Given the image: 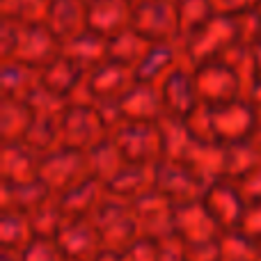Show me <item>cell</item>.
Returning <instances> with one entry per match:
<instances>
[{
    "mask_svg": "<svg viewBox=\"0 0 261 261\" xmlns=\"http://www.w3.org/2000/svg\"><path fill=\"white\" fill-rule=\"evenodd\" d=\"M130 28L151 44H181L174 0H135Z\"/></svg>",
    "mask_w": 261,
    "mask_h": 261,
    "instance_id": "obj_7",
    "label": "cell"
},
{
    "mask_svg": "<svg viewBox=\"0 0 261 261\" xmlns=\"http://www.w3.org/2000/svg\"><path fill=\"white\" fill-rule=\"evenodd\" d=\"M135 85V71L126 64L106 60L96 69L87 71L83 90L87 94V103L94 106H117L119 99Z\"/></svg>",
    "mask_w": 261,
    "mask_h": 261,
    "instance_id": "obj_9",
    "label": "cell"
},
{
    "mask_svg": "<svg viewBox=\"0 0 261 261\" xmlns=\"http://www.w3.org/2000/svg\"><path fill=\"white\" fill-rule=\"evenodd\" d=\"M18 257H21V261H69L58 239H39V236Z\"/></svg>",
    "mask_w": 261,
    "mask_h": 261,
    "instance_id": "obj_32",
    "label": "cell"
},
{
    "mask_svg": "<svg viewBox=\"0 0 261 261\" xmlns=\"http://www.w3.org/2000/svg\"><path fill=\"white\" fill-rule=\"evenodd\" d=\"M60 53L67 55L71 62H76L87 73L108 60V39L92 30H83L81 35L64 41Z\"/></svg>",
    "mask_w": 261,
    "mask_h": 261,
    "instance_id": "obj_23",
    "label": "cell"
},
{
    "mask_svg": "<svg viewBox=\"0 0 261 261\" xmlns=\"http://www.w3.org/2000/svg\"><path fill=\"white\" fill-rule=\"evenodd\" d=\"M202 202L208 208V213L213 216V220L218 222V227L222 229V234L225 231H236L241 216H243L245 206H248L243 195L236 188V184L227 179L208 184L202 195Z\"/></svg>",
    "mask_w": 261,
    "mask_h": 261,
    "instance_id": "obj_15",
    "label": "cell"
},
{
    "mask_svg": "<svg viewBox=\"0 0 261 261\" xmlns=\"http://www.w3.org/2000/svg\"><path fill=\"white\" fill-rule=\"evenodd\" d=\"M158 92H161V101L165 108L167 117L174 119H188L195 110L199 108V96L195 90L193 81V69L179 64L172 69L161 83H158Z\"/></svg>",
    "mask_w": 261,
    "mask_h": 261,
    "instance_id": "obj_12",
    "label": "cell"
},
{
    "mask_svg": "<svg viewBox=\"0 0 261 261\" xmlns=\"http://www.w3.org/2000/svg\"><path fill=\"white\" fill-rule=\"evenodd\" d=\"M35 239L37 236H35V229H32L30 216L18 211H5L3 225H0V241H3L5 252L21 254Z\"/></svg>",
    "mask_w": 261,
    "mask_h": 261,
    "instance_id": "obj_25",
    "label": "cell"
},
{
    "mask_svg": "<svg viewBox=\"0 0 261 261\" xmlns=\"http://www.w3.org/2000/svg\"><path fill=\"white\" fill-rule=\"evenodd\" d=\"M3 58L16 60L32 69H41L62 50L60 39L46 23H14L3 18Z\"/></svg>",
    "mask_w": 261,
    "mask_h": 261,
    "instance_id": "obj_2",
    "label": "cell"
},
{
    "mask_svg": "<svg viewBox=\"0 0 261 261\" xmlns=\"http://www.w3.org/2000/svg\"><path fill=\"white\" fill-rule=\"evenodd\" d=\"M87 73L78 67L76 62L60 53L55 60H50L46 67L39 69V85L46 92L60 96L64 101H71L78 90H83Z\"/></svg>",
    "mask_w": 261,
    "mask_h": 261,
    "instance_id": "obj_17",
    "label": "cell"
},
{
    "mask_svg": "<svg viewBox=\"0 0 261 261\" xmlns=\"http://www.w3.org/2000/svg\"><path fill=\"white\" fill-rule=\"evenodd\" d=\"M243 99L250 103V108L254 110V115H257V119L261 124V81H252L248 87H245Z\"/></svg>",
    "mask_w": 261,
    "mask_h": 261,
    "instance_id": "obj_38",
    "label": "cell"
},
{
    "mask_svg": "<svg viewBox=\"0 0 261 261\" xmlns=\"http://www.w3.org/2000/svg\"><path fill=\"white\" fill-rule=\"evenodd\" d=\"M133 3H135V0H133Z\"/></svg>",
    "mask_w": 261,
    "mask_h": 261,
    "instance_id": "obj_43",
    "label": "cell"
},
{
    "mask_svg": "<svg viewBox=\"0 0 261 261\" xmlns=\"http://www.w3.org/2000/svg\"><path fill=\"white\" fill-rule=\"evenodd\" d=\"M257 14H259V21H261V0H259V5H257Z\"/></svg>",
    "mask_w": 261,
    "mask_h": 261,
    "instance_id": "obj_41",
    "label": "cell"
},
{
    "mask_svg": "<svg viewBox=\"0 0 261 261\" xmlns=\"http://www.w3.org/2000/svg\"><path fill=\"white\" fill-rule=\"evenodd\" d=\"M39 87V69H32L16 60L3 62V99L28 101Z\"/></svg>",
    "mask_w": 261,
    "mask_h": 261,
    "instance_id": "obj_24",
    "label": "cell"
},
{
    "mask_svg": "<svg viewBox=\"0 0 261 261\" xmlns=\"http://www.w3.org/2000/svg\"><path fill=\"white\" fill-rule=\"evenodd\" d=\"M257 165H261V161L250 142L225 147V179L227 181H239L241 176L248 174Z\"/></svg>",
    "mask_w": 261,
    "mask_h": 261,
    "instance_id": "obj_29",
    "label": "cell"
},
{
    "mask_svg": "<svg viewBox=\"0 0 261 261\" xmlns=\"http://www.w3.org/2000/svg\"><path fill=\"white\" fill-rule=\"evenodd\" d=\"M130 16L133 0H96L87 5V30L110 39L130 28Z\"/></svg>",
    "mask_w": 261,
    "mask_h": 261,
    "instance_id": "obj_18",
    "label": "cell"
},
{
    "mask_svg": "<svg viewBox=\"0 0 261 261\" xmlns=\"http://www.w3.org/2000/svg\"><path fill=\"white\" fill-rule=\"evenodd\" d=\"M130 208H133V216H135V222H138V229L142 239L163 241L174 234L176 206L165 195L158 193V190L144 195L142 199L130 204Z\"/></svg>",
    "mask_w": 261,
    "mask_h": 261,
    "instance_id": "obj_13",
    "label": "cell"
},
{
    "mask_svg": "<svg viewBox=\"0 0 261 261\" xmlns=\"http://www.w3.org/2000/svg\"><path fill=\"white\" fill-rule=\"evenodd\" d=\"M179 46L184 64L190 69L204 62H213V60H231L239 50L248 48L241 39L239 18L220 16V14H216L206 25L195 30L193 35L184 37Z\"/></svg>",
    "mask_w": 261,
    "mask_h": 261,
    "instance_id": "obj_1",
    "label": "cell"
},
{
    "mask_svg": "<svg viewBox=\"0 0 261 261\" xmlns=\"http://www.w3.org/2000/svg\"><path fill=\"white\" fill-rule=\"evenodd\" d=\"M236 231L243 234L245 239H250V241H254V243L261 245V202H254V204H248V206H245Z\"/></svg>",
    "mask_w": 261,
    "mask_h": 261,
    "instance_id": "obj_33",
    "label": "cell"
},
{
    "mask_svg": "<svg viewBox=\"0 0 261 261\" xmlns=\"http://www.w3.org/2000/svg\"><path fill=\"white\" fill-rule=\"evenodd\" d=\"M90 220L99 234L103 250H110V252L122 254L128 245H133L140 239L138 222H135L133 208L128 204L106 197L99 204V208L92 213Z\"/></svg>",
    "mask_w": 261,
    "mask_h": 261,
    "instance_id": "obj_6",
    "label": "cell"
},
{
    "mask_svg": "<svg viewBox=\"0 0 261 261\" xmlns=\"http://www.w3.org/2000/svg\"><path fill=\"white\" fill-rule=\"evenodd\" d=\"M83 3H85V5H92V3H96V0H83Z\"/></svg>",
    "mask_w": 261,
    "mask_h": 261,
    "instance_id": "obj_42",
    "label": "cell"
},
{
    "mask_svg": "<svg viewBox=\"0 0 261 261\" xmlns=\"http://www.w3.org/2000/svg\"><path fill=\"white\" fill-rule=\"evenodd\" d=\"M174 234L186 245H202V243H216V241H220L222 229L213 220V216L204 206L202 199H195V202L176 206Z\"/></svg>",
    "mask_w": 261,
    "mask_h": 261,
    "instance_id": "obj_14",
    "label": "cell"
},
{
    "mask_svg": "<svg viewBox=\"0 0 261 261\" xmlns=\"http://www.w3.org/2000/svg\"><path fill=\"white\" fill-rule=\"evenodd\" d=\"M248 73H250V83L261 81V37L252 46H248Z\"/></svg>",
    "mask_w": 261,
    "mask_h": 261,
    "instance_id": "obj_37",
    "label": "cell"
},
{
    "mask_svg": "<svg viewBox=\"0 0 261 261\" xmlns=\"http://www.w3.org/2000/svg\"><path fill=\"white\" fill-rule=\"evenodd\" d=\"M122 261H158V243L140 236L133 245L122 252Z\"/></svg>",
    "mask_w": 261,
    "mask_h": 261,
    "instance_id": "obj_35",
    "label": "cell"
},
{
    "mask_svg": "<svg viewBox=\"0 0 261 261\" xmlns=\"http://www.w3.org/2000/svg\"><path fill=\"white\" fill-rule=\"evenodd\" d=\"M149 46H151V41H147L142 35H138L133 28H126L119 35L108 39V60L135 69L140 60L144 58V53L149 50Z\"/></svg>",
    "mask_w": 261,
    "mask_h": 261,
    "instance_id": "obj_27",
    "label": "cell"
},
{
    "mask_svg": "<svg viewBox=\"0 0 261 261\" xmlns=\"http://www.w3.org/2000/svg\"><path fill=\"white\" fill-rule=\"evenodd\" d=\"M220 261H261V245L239 231H225L220 236Z\"/></svg>",
    "mask_w": 261,
    "mask_h": 261,
    "instance_id": "obj_30",
    "label": "cell"
},
{
    "mask_svg": "<svg viewBox=\"0 0 261 261\" xmlns=\"http://www.w3.org/2000/svg\"><path fill=\"white\" fill-rule=\"evenodd\" d=\"M46 25L60 44L87 30V5L83 0H48Z\"/></svg>",
    "mask_w": 261,
    "mask_h": 261,
    "instance_id": "obj_19",
    "label": "cell"
},
{
    "mask_svg": "<svg viewBox=\"0 0 261 261\" xmlns=\"http://www.w3.org/2000/svg\"><path fill=\"white\" fill-rule=\"evenodd\" d=\"M216 14L220 16H241L245 12H252L257 9L259 0H211Z\"/></svg>",
    "mask_w": 261,
    "mask_h": 261,
    "instance_id": "obj_36",
    "label": "cell"
},
{
    "mask_svg": "<svg viewBox=\"0 0 261 261\" xmlns=\"http://www.w3.org/2000/svg\"><path fill=\"white\" fill-rule=\"evenodd\" d=\"M87 179H92L87 153L76 149L60 147L46 153L39 163V181L50 190V195H62Z\"/></svg>",
    "mask_w": 261,
    "mask_h": 261,
    "instance_id": "obj_8",
    "label": "cell"
},
{
    "mask_svg": "<svg viewBox=\"0 0 261 261\" xmlns=\"http://www.w3.org/2000/svg\"><path fill=\"white\" fill-rule=\"evenodd\" d=\"M48 0H3V18L14 23H44Z\"/></svg>",
    "mask_w": 261,
    "mask_h": 261,
    "instance_id": "obj_31",
    "label": "cell"
},
{
    "mask_svg": "<svg viewBox=\"0 0 261 261\" xmlns=\"http://www.w3.org/2000/svg\"><path fill=\"white\" fill-rule=\"evenodd\" d=\"M35 115L25 101H9L3 99V110H0V128H3L5 144L23 142L30 130Z\"/></svg>",
    "mask_w": 261,
    "mask_h": 261,
    "instance_id": "obj_26",
    "label": "cell"
},
{
    "mask_svg": "<svg viewBox=\"0 0 261 261\" xmlns=\"http://www.w3.org/2000/svg\"><path fill=\"white\" fill-rule=\"evenodd\" d=\"M58 243L67 252L69 261H92L99 252H103V245H101L92 220H78L64 225L58 234Z\"/></svg>",
    "mask_w": 261,
    "mask_h": 261,
    "instance_id": "obj_20",
    "label": "cell"
},
{
    "mask_svg": "<svg viewBox=\"0 0 261 261\" xmlns=\"http://www.w3.org/2000/svg\"><path fill=\"white\" fill-rule=\"evenodd\" d=\"M60 140L62 147L87 153L110 140V124L99 106L69 101L60 119Z\"/></svg>",
    "mask_w": 261,
    "mask_h": 261,
    "instance_id": "obj_3",
    "label": "cell"
},
{
    "mask_svg": "<svg viewBox=\"0 0 261 261\" xmlns=\"http://www.w3.org/2000/svg\"><path fill=\"white\" fill-rule=\"evenodd\" d=\"M184 64L181 58V46L179 44H151L144 58L138 62L135 71V81L149 83V85H158L172 69Z\"/></svg>",
    "mask_w": 261,
    "mask_h": 261,
    "instance_id": "obj_21",
    "label": "cell"
},
{
    "mask_svg": "<svg viewBox=\"0 0 261 261\" xmlns=\"http://www.w3.org/2000/svg\"><path fill=\"white\" fill-rule=\"evenodd\" d=\"M92 261H122V254L110 252V250H103V252H99Z\"/></svg>",
    "mask_w": 261,
    "mask_h": 261,
    "instance_id": "obj_40",
    "label": "cell"
},
{
    "mask_svg": "<svg viewBox=\"0 0 261 261\" xmlns=\"http://www.w3.org/2000/svg\"><path fill=\"white\" fill-rule=\"evenodd\" d=\"M250 144H252V149L257 151V156H259V161H261V124L257 126V130L252 133V138H250Z\"/></svg>",
    "mask_w": 261,
    "mask_h": 261,
    "instance_id": "obj_39",
    "label": "cell"
},
{
    "mask_svg": "<svg viewBox=\"0 0 261 261\" xmlns=\"http://www.w3.org/2000/svg\"><path fill=\"white\" fill-rule=\"evenodd\" d=\"M39 163L41 156L35 153L28 144L14 142L5 144L3 149V172L7 186H21L39 181Z\"/></svg>",
    "mask_w": 261,
    "mask_h": 261,
    "instance_id": "obj_22",
    "label": "cell"
},
{
    "mask_svg": "<svg viewBox=\"0 0 261 261\" xmlns=\"http://www.w3.org/2000/svg\"><path fill=\"white\" fill-rule=\"evenodd\" d=\"M156 190L165 195L174 206H181V204L202 199L206 184L184 161L163 158L156 165Z\"/></svg>",
    "mask_w": 261,
    "mask_h": 261,
    "instance_id": "obj_11",
    "label": "cell"
},
{
    "mask_svg": "<svg viewBox=\"0 0 261 261\" xmlns=\"http://www.w3.org/2000/svg\"><path fill=\"white\" fill-rule=\"evenodd\" d=\"M211 126L216 142L229 147V144L250 142L252 133L259 126V119L248 101L236 99L231 103L211 108Z\"/></svg>",
    "mask_w": 261,
    "mask_h": 261,
    "instance_id": "obj_10",
    "label": "cell"
},
{
    "mask_svg": "<svg viewBox=\"0 0 261 261\" xmlns=\"http://www.w3.org/2000/svg\"><path fill=\"white\" fill-rule=\"evenodd\" d=\"M117 110L122 122H135V124H156L165 117V108H163L158 85H149V83H138V81L119 99Z\"/></svg>",
    "mask_w": 261,
    "mask_h": 261,
    "instance_id": "obj_16",
    "label": "cell"
},
{
    "mask_svg": "<svg viewBox=\"0 0 261 261\" xmlns=\"http://www.w3.org/2000/svg\"><path fill=\"white\" fill-rule=\"evenodd\" d=\"M110 142L126 165H158L165 158L161 130L156 124L122 122L110 133Z\"/></svg>",
    "mask_w": 261,
    "mask_h": 261,
    "instance_id": "obj_5",
    "label": "cell"
},
{
    "mask_svg": "<svg viewBox=\"0 0 261 261\" xmlns=\"http://www.w3.org/2000/svg\"><path fill=\"white\" fill-rule=\"evenodd\" d=\"M239 193L243 195L245 204H254L261 202V165H257L254 170H250L248 174H243L239 181H234Z\"/></svg>",
    "mask_w": 261,
    "mask_h": 261,
    "instance_id": "obj_34",
    "label": "cell"
},
{
    "mask_svg": "<svg viewBox=\"0 0 261 261\" xmlns=\"http://www.w3.org/2000/svg\"><path fill=\"white\" fill-rule=\"evenodd\" d=\"M174 7H176V16H179L181 39L193 35L195 30L206 25L216 16L211 0H174Z\"/></svg>",
    "mask_w": 261,
    "mask_h": 261,
    "instance_id": "obj_28",
    "label": "cell"
},
{
    "mask_svg": "<svg viewBox=\"0 0 261 261\" xmlns=\"http://www.w3.org/2000/svg\"><path fill=\"white\" fill-rule=\"evenodd\" d=\"M193 81L197 90L199 103L206 108L231 103L236 99H243L245 94V78L236 64L227 60H213L193 69Z\"/></svg>",
    "mask_w": 261,
    "mask_h": 261,
    "instance_id": "obj_4",
    "label": "cell"
}]
</instances>
